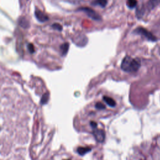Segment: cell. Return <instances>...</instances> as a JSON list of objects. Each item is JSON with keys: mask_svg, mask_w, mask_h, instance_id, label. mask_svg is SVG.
<instances>
[{"mask_svg": "<svg viewBox=\"0 0 160 160\" xmlns=\"http://www.w3.org/2000/svg\"><path fill=\"white\" fill-rule=\"evenodd\" d=\"M108 0H94L91 4L94 6H99L102 8H105L107 5Z\"/></svg>", "mask_w": 160, "mask_h": 160, "instance_id": "cell-7", "label": "cell"}, {"mask_svg": "<svg viewBox=\"0 0 160 160\" xmlns=\"http://www.w3.org/2000/svg\"><path fill=\"white\" fill-rule=\"evenodd\" d=\"M91 151V149L89 147H79L77 149V153L80 156H84Z\"/></svg>", "mask_w": 160, "mask_h": 160, "instance_id": "cell-8", "label": "cell"}, {"mask_svg": "<svg viewBox=\"0 0 160 160\" xmlns=\"http://www.w3.org/2000/svg\"><path fill=\"white\" fill-rule=\"evenodd\" d=\"M49 95L48 93H46L44 95L42 96L41 99V105H46L47 104V103L49 101Z\"/></svg>", "mask_w": 160, "mask_h": 160, "instance_id": "cell-12", "label": "cell"}, {"mask_svg": "<svg viewBox=\"0 0 160 160\" xmlns=\"http://www.w3.org/2000/svg\"><path fill=\"white\" fill-rule=\"evenodd\" d=\"M160 0H149L147 3V7L149 9H152L155 8L156 6L159 4Z\"/></svg>", "mask_w": 160, "mask_h": 160, "instance_id": "cell-9", "label": "cell"}, {"mask_svg": "<svg viewBox=\"0 0 160 160\" xmlns=\"http://www.w3.org/2000/svg\"><path fill=\"white\" fill-rule=\"evenodd\" d=\"M90 125H91V127L94 129H96L97 128V123L95 121H91L90 122Z\"/></svg>", "mask_w": 160, "mask_h": 160, "instance_id": "cell-17", "label": "cell"}, {"mask_svg": "<svg viewBox=\"0 0 160 160\" xmlns=\"http://www.w3.org/2000/svg\"><path fill=\"white\" fill-rule=\"evenodd\" d=\"M134 33H136V34L144 36V37L149 40V41H156L157 40V38L151 33H150L147 29L143 27H138V28H136L134 31Z\"/></svg>", "mask_w": 160, "mask_h": 160, "instance_id": "cell-2", "label": "cell"}, {"mask_svg": "<svg viewBox=\"0 0 160 160\" xmlns=\"http://www.w3.org/2000/svg\"><path fill=\"white\" fill-rule=\"evenodd\" d=\"M19 25L23 28H28L29 26V22L25 18H21L19 19Z\"/></svg>", "mask_w": 160, "mask_h": 160, "instance_id": "cell-11", "label": "cell"}, {"mask_svg": "<svg viewBox=\"0 0 160 160\" xmlns=\"http://www.w3.org/2000/svg\"><path fill=\"white\" fill-rule=\"evenodd\" d=\"M95 107L96 109H100V110H101V109H105L106 108V106L104 104H103L101 102H98V103H96V105H95Z\"/></svg>", "mask_w": 160, "mask_h": 160, "instance_id": "cell-14", "label": "cell"}, {"mask_svg": "<svg viewBox=\"0 0 160 160\" xmlns=\"http://www.w3.org/2000/svg\"><path fill=\"white\" fill-rule=\"evenodd\" d=\"M126 5L129 8H133L137 5V0H127Z\"/></svg>", "mask_w": 160, "mask_h": 160, "instance_id": "cell-13", "label": "cell"}, {"mask_svg": "<svg viewBox=\"0 0 160 160\" xmlns=\"http://www.w3.org/2000/svg\"><path fill=\"white\" fill-rule=\"evenodd\" d=\"M140 66L141 61L139 59H134L129 56H126L122 61L121 68L125 72L134 73L138 71Z\"/></svg>", "mask_w": 160, "mask_h": 160, "instance_id": "cell-1", "label": "cell"}, {"mask_svg": "<svg viewBox=\"0 0 160 160\" xmlns=\"http://www.w3.org/2000/svg\"><path fill=\"white\" fill-rule=\"evenodd\" d=\"M69 45L68 43H65L60 46V50H61V55L63 56H65L66 55V53H68L69 49Z\"/></svg>", "mask_w": 160, "mask_h": 160, "instance_id": "cell-10", "label": "cell"}, {"mask_svg": "<svg viewBox=\"0 0 160 160\" xmlns=\"http://www.w3.org/2000/svg\"><path fill=\"white\" fill-rule=\"evenodd\" d=\"M52 28L58 30V31H61L63 28H62V26L60 25L58 23H54V24L52 25Z\"/></svg>", "mask_w": 160, "mask_h": 160, "instance_id": "cell-15", "label": "cell"}, {"mask_svg": "<svg viewBox=\"0 0 160 160\" xmlns=\"http://www.w3.org/2000/svg\"><path fill=\"white\" fill-rule=\"evenodd\" d=\"M93 134L96 141L99 143H103L105 139V132L103 129H95L93 130Z\"/></svg>", "mask_w": 160, "mask_h": 160, "instance_id": "cell-4", "label": "cell"}, {"mask_svg": "<svg viewBox=\"0 0 160 160\" xmlns=\"http://www.w3.org/2000/svg\"><path fill=\"white\" fill-rule=\"evenodd\" d=\"M103 100H104V101L107 104L108 106H111V107H115L116 106V101H115L114 99L113 98H111V97H109V96H104L103 98Z\"/></svg>", "mask_w": 160, "mask_h": 160, "instance_id": "cell-6", "label": "cell"}, {"mask_svg": "<svg viewBox=\"0 0 160 160\" xmlns=\"http://www.w3.org/2000/svg\"><path fill=\"white\" fill-rule=\"evenodd\" d=\"M78 11H83L86 13L88 17L91 18V19L95 20V21H100L101 19V16L98 14L97 12H96L95 10L88 7H82L78 9Z\"/></svg>", "mask_w": 160, "mask_h": 160, "instance_id": "cell-3", "label": "cell"}, {"mask_svg": "<svg viewBox=\"0 0 160 160\" xmlns=\"http://www.w3.org/2000/svg\"><path fill=\"white\" fill-rule=\"evenodd\" d=\"M27 47H28V51L30 53H31V54H33V53H35V48H34V46H33V44H31V43H29V44L27 46Z\"/></svg>", "mask_w": 160, "mask_h": 160, "instance_id": "cell-16", "label": "cell"}, {"mask_svg": "<svg viewBox=\"0 0 160 160\" xmlns=\"http://www.w3.org/2000/svg\"><path fill=\"white\" fill-rule=\"evenodd\" d=\"M64 160H71V159H64Z\"/></svg>", "mask_w": 160, "mask_h": 160, "instance_id": "cell-18", "label": "cell"}, {"mask_svg": "<svg viewBox=\"0 0 160 160\" xmlns=\"http://www.w3.org/2000/svg\"><path fill=\"white\" fill-rule=\"evenodd\" d=\"M35 15L36 16V18L40 23H45L49 20L48 16L38 9H36L35 11Z\"/></svg>", "mask_w": 160, "mask_h": 160, "instance_id": "cell-5", "label": "cell"}]
</instances>
